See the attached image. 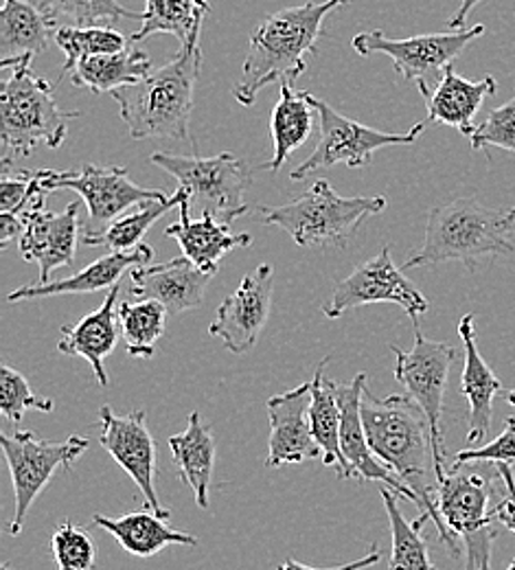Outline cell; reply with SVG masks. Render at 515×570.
I'll use <instances>...</instances> for the list:
<instances>
[{"label":"cell","instance_id":"16","mask_svg":"<svg viewBox=\"0 0 515 570\" xmlns=\"http://www.w3.org/2000/svg\"><path fill=\"white\" fill-rule=\"evenodd\" d=\"M275 271L270 264L257 266L248 273L239 287L226 296L218 307V316L209 327V334L220 338L224 347L235 354H248L270 318L273 309Z\"/></svg>","mask_w":515,"mask_h":570},{"label":"cell","instance_id":"29","mask_svg":"<svg viewBox=\"0 0 515 570\" xmlns=\"http://www.w3.org/2000/svg\"><path fill=\"white\" fill-rule=\"evenodd\" d=\"M56 27L42 13L40 4L29 0H2L0 9V49L2 60L38 56L56 40Z\"/></svg>","mask_w":515,"mask_h":570},{"label":"cell","instance_id":"17","mask_svg":"<svg viewBox=\"0 0 515 570\" xmlns=\"http://www.w3.org/2000/svg\"><path fill=\"white\" fill-rule=\"evenodd\" d=\"M24 217V233L20 237V253L27 262L38 264L40 282L49 284L51 273L62 266H73L77 242L83 224L79 222V205L71 203L65 212L53 214L44 209V198L38 200Z\"/></svg>","mask_w":515,"mask_h":570},{"label":"cell","instance_id":"39","mask_svg":"<svg viewBox=\"0 0 515 570\" xmlns=\"http://www.w3.org/2000/svg\"><path fill=\"white\" fill-rule=\"evenodd\" d=\"M53 558L60 570H92L97 547L90 533L73 522H62L51 538Z\"/></svg>","mask_w":515,"mask_h":570},{"label":"cell","instance_id":"22","mask_svg":"<svg viewBox=\"0 0 515 570\" xmlns=\"http://www.w3.org/2000/svg\"><path fill=\"white\" fill-rule=\"evenodd\" d=\"M496 92L498 83L492 75L469 81L454 71V67H447L433 90H422L428 110L426 121L449 126L472 139L476 130L474 117L478 115L483 101Z\"/></svg>","mask_w":515,"mask_h":570},{"label":"cell","instance_id":"48","mask_svg":"<svg viewBox=\"0 0 515 570\" xmlns=\"http://www.w3.org/2000/svg\"><path fill=\"white\" fill-rule=\"evenodd\" d=\"M507 570H515V560H514V562H512V564H509V569H507Z\"/></svg>","mask_w":515,"mask_h":570},{"label":"cell","instance_id":"26","mask_svg":"<svg viewBox=\"0 0 515 570\" xmlns=\"http://www.w3.org/2000/svg\"><path fill=\"white\" fill-rule=\"evenodd\" d=\"M95 524L108 531L130 556L135 558H151L160 553L165 547H196L198 538L185 531H176L167 524V520L158 518L156 513L137 511L126 513L119 518L108 515H92Z\"/></svg>","mask_w":515,"mask_h":570},{"label":"cell","instance_id":"27","mask_svg":"<svg viewBox=\"0 0 515 570\" xmlns=\"http://www.w3.org/2000/svg\"><path fill=\"white\" fill-rule=\"evenodd\" d=\"M171 456L180 470L182 483H187L196 497L198 507L209 509V488L216 465V439L205 426L198 411L189 413L185 432L169 436Z\"/></svg>","mask_w":515,"mask_h":570},{"label":"cell","instance_id":"37","mask_svg":"<svg viewBox=\"0 0 515 570\" xmlns=\"http://www.w3.org/2000/svg\"><path fill=\"white\" fill-rule=\"evenodd\" d=\"M56 45L62 49L67 62L62 77L92 56H110L128 49V38L112 27H62L56 31Z\"/></svg>","mask_w":515,"mask_h":570},{"label":"cell","instance_id":"11","mask_svg":"<svg viewBox=\"0 0 515 570\" xmlns=\"http://www.w3.org/2000/svg\"><path fill=\"white\" fill-rule=\"evenodd\" d=\"M0 445L11 472L16 494V511L9 531L11 535H20L33 500L42 494L60 468H73L75 461L88 450V439L73 434L58 443L38 439L33 432L22 430L13 436L2 434Z\"/></svg>","mask_w":515,"mask_h":570},{"label":"cell","instance_id":"8","mask_svg":"<svg viewBox=\"0 0 515 570\" xmlns=\"http://www.w3.org/2000/svg\"><path fill=\"white\" fill-rule=\"evenodd\" d=\"M149 160L176 178L178 189L187 191L191 209L214 215L228 226L248 214L244 196L252 183V174L248 163L235 154L220 151L218 156L200 158L156 151Z\"/></svg>","mask_w":515,"mask_h":570},{"label":"cell","instance_id":"15","mask_svg":"<svg viewBox=\"0 0 515 570\" xmlns=\"http://www.w3.org/2000/svg\"><path fill=\"white\" fill-rule=\"evenodd\" d=\"M99 422V443L119 463V468L132 476L143 494L146 509L162 520H169V509L160 504L156 494V443L149 432L146 411L117 415L110 406H101Z\"/></svg>","mask_w":515,"mask_h":570},{"label":"cell","instance_id":"7","mask_svg":"<svg viewBox=\"0 0 515 570\" xmlns=\"http://www.w3.org/2000/svg\"><path fill=\"white\" fill-rule=\"evenodd\" d=\"M501 497L503 479L494 483L456 465L437 476V507L449 535L465 544V570H492L496 502Z\"/></svg>","mask_w":515,"mask_h":570},{"label":"cell","instance_id":"43","mask_svg":"<svg viewBox=\"0 0 515 570\" xmlns=\"http://www.w3.org/2000/svg\"><path fill=\"white\" fill-rule=\"evenodd\" d=\"M498 476L503 479V497L496 502V520L515 533V476L512 465L498 463Z\"/></svg>","mask_w":515,"mask_h":570},{"label":"cell","instance_id":"14","mask_svg":"<svg viewBox=\"0 0 515 570\" xmlns=\"http://www.w3.org/2000/svg\"><path fill=\"white\" fill-rule=\"evenodd\" d=\"M373 303H393L402 307L413 323L428 312V298L413 284L404 271L393 262L390 246L382 248L373 259L360 264L347 279L338 282L331 298L323 305L327 318H340L345 312L373 305Z\"/></svg>","mask_w":515,"mask_h":570},{"label":"cell","instance_id":"28","mask_svg":"<svg viewBox=\"0 0 515 570\" xmlns=\"http://www.w3.org/2000/svg\"><path fill=\"white\" fill-rule=\"evenodd\" d=\"M329 357H323L311 377V434L323 452V463L334 468L338 479H354L351 468L340 448V406L336 397V382L325 377V366Z\"/></svg>","mask_w":515,"mask_h":570},{"label":"cell","instance_id":"41","mask_svg":"<svg viewBox=\"0 0 515 570\" xmlns=\"http://www.w3.org/2000/svg\"><path fill=\"white\" fill-rule=\"evenodd\" d=\"M469 141L472 149L501 147L515 154V97L501 108L492 110L489 117L481 126H476Z\"/></svg>","mask_w":515,"mask_h":570},{"label":"cell","instance_id":"2","mask_svg":"<svg viewBox=\"0 0 515 570\" xmlns=\"http://www.w3.org/2000/svg\"><path fill=\"white\" fill-rule=\"evenodd\" d=\"M343 4L349 0L307 2L270 13L250 38L241 77L232 88L237 104L252 106L270 83H295L307 69L305 56L316 53L325 18Z\"/></svg>","mask_w":515,"mask_h":570},{"label":"cell","instance_id":"44","mask_svg":"<svg viewBox=\"0 0 515 570\" xmlns=\"http://www.w3.org/2000/svg\"><path fill=\"white\" fill-rule=\"evenodd\" d=\"M379 562H382V553L373 547L368 556L360 558L358 562H349V564H345V567H336V569H314V567H305V564L295 562V560H286V562L279 567V570H367L370 569V567H375V564H379Z\"/></svg>","mask_w":515,"mask_h":570},{"label":"cell","instance_id":"24","mask_svg":"<svg viewBox=\"0 0 515 570\" xmlns=\"http://www.w3.org/2000/svg\"><path fill=\"white\" fill-rule=\"evenodd\" d=\"M458 336L465 350V366L460 377V393L469 402V432L467 443L478 445L492 430L494 400L503 391V382L496 377L492 366L481 356L476 345L474 314H465L458 323Z\"/></svg>","mask_w":515,"mask_h":570},{"label":"cell","instance_id":"18","mask_svg":"<svg viewBox=\"0 0 515 570\" xmlns=\"http://www.w3.org/2000/svg\"><path fill=\"white\" fill-rule=\"evenodd\" d=\"M365 389H367L365 373H358L349 384L336 386V397H338V406H340V448L351 468V474H354V479H358L363 483L379 481L384 488L393 490L399 499L408 500L419 507L417 494L395 472H390L373 454V450L368 445L363 413H360V402H363Z\"/></svg>","mask_w":515,"mask_h":570},{"label":"cell","instance_id":"35","mask_svg":"<svg viewBox=\"0 0 515 570\" xmlns=\"http://www.w3.org/2000/svg\"><path fill=\"white\" fill-rule=\"evenodd\" d=\"M117 314H119L121 336L126 341L128 354L141 360L153 356L156 343L165 334V323L169 312L156 301H139V303L123 301L119 303Z\"/></svg>","mask_w":515,"mask_h":570},{"label":"cell","instance_id":"25","mask_svg":"<svg viewBox=\"0 0 515 570\" xmlns=\"http://www.w3.org/2000/svg\"><path fill=\"white\" fill-rule=\"evenodd\" d=\"M153 259V250L149 246H139L128 253H110L103 255L101 259L92 262L83 271L75 273L69 279L60 282H49V284L22 285L13 289L7 301L18 303V301H31V298H44V296H62V294H95L103 289H112L119 285V279L123 273L149 266Z\"/></svg>","mask_w":515,"mask_h":570},{"label":"cell","instance_id":"30","mask_svg":"<svg viewBox=\"0 0 515 570\" xmlns=\"http://www.w3.org/2000/svg\"><path fill=\"white\" fill-rule=\"evenodd\" d=\"M151 60L141 49H126L110 56H92L81 60L73 71L71 81L92 95H112L121 88L135 86L151 75Z\"/></svg>","mask_w":515,"mask_h":570},{"label":"cell","instance_id":"34","mask_svg":"<svg viewBox=\"0 0 515 570\" xmlns=\"http://www.w3.org/2000/svg\"><path fill=\"white\" fill-rule=\"evenodd\" d=\"M189 198L187 191L178 189L171 196L162 198V200H148L137 205L135 209H130L128 214L117 217L106 233H101L97 239H92L88 246H106L110 253H128L135 250L139 246H143V237L148 235L151 224L169 214L174 207H180V203Z\"/></svg>","mask_w":515,"mask_h":570},{"label":"cell","instance_id":"21","mask_svg":"<svg viewBox=\"0 0 515 570\" xmlns=\"http://www.w3.org/2000/svg\"><path fill=\"white\" fill-rule=\"evenodd\" d=\"M178 209V222L167 226L165 235L176 239L182 257H187L205 273L218 275L220 262L230 250L248 248L252 244V237L248 233H230V226L221 224L214 215L202 214L198 219H191L189 198H185Z\"/></svg>","mask_w":515,"mask_h":570},{"label":"cell","instance_id":"36","mask_svg":"<svg viewBox=\"0 0 515 570\" xmlns=\"http://www.w3.org/2000/svg\"><path fill=\"white\" fill-rule=\"evenodd\" d=\"M40 9L56 29L115 24L121 18L141 20V13L128 11L119 0H40Z\"/></svg>","mask_w":515,"mask_h":570},{"label":"cell","instance_id":"1","mask_svg":"<svg viewBox=\"0 0 515 570\" xmlns=\"http://www.w3.org/2000/svg\"><path fill=\"white\" fill-rule=\"evenodd\" d=\"M360 413L373 454L417 494L419 511L435 522L443 544L458 558L456 538L445 529L437 507V485L430 483L435 461H430L433 439L424 411L406 393L377 400L365 389Z\"/></svg>","mask_w":515,"mask_h":570},{"label":"cell","instance_id":"19","mask_svg":"<svg viewBox=\"0 0 515 570\" xmlns=\"http://www.w3.org/2000/svg\"><path fill=\"white\" fill-rule=\"evenodd\" d=\"M311 382L293 391L279 393L266 402L270 420V441L266 468L298 465L309 459L323 456L311 434Z\"/></svg>","mask_w":515,"mask_h":570},{"label":"cell","instance_id":"40","mask_svg":"<svg viewBox=\"0 0 515 570\" xmlns=\"http://www.w3.org/2000/svg\"><path fill=\"white\" fill-rule=\"evenodd\" d=\"M47 194L40 189L36 174L13 169L11 158H2L0 176V214L22 215Z\"/></svg>","mask_w":515,"mask_h":570},{"label":"cell","instance_id":"6","mask_svg":"<svg viewBox=\"0 0 515 570\" xmlns=\"http://www.w3.org/2000/svg\"><path fill=\"white\" fill-rule=\"evenodd\" d=\"M388 207L386 198H345L327 180H316L307 191L279 207L259 205L255 212L261 224L279 226L296 246L303 248H345L360 224Z\"/></svg>","mask_w":515,"mask_h":570},{"label":"cell","instance_id":"47","mask_svg":"<svg viewBox=\"0 0 515 570\" xmlns=\"http://www.w3.org/2000/svg\"><path fill=\"white\" fill-rule=\"evenodd\" d=\"M505 400H507V404H512V406L515 409V389L514 391H509V393H507V397H505Z\"/></svg>","mask_w":515,"mask_h":570},{"label":"cell","instance_id":"20","mask_svg":"<svg viewBox=\"0 0 515 570\" xmlns=\"http://www.w3.org/2000/svg\"><path fill=\"white\" fill-rule=\"evenodd\" d=\"M132 294L139 301H156L169 314H185L202 305L207 285L216 277L194 266L187 257L130 271Z\"/></svg>","mask_w":515,"mask_h":570},{"label":"cell","instance_id":"12","mask_svg":"<svg viewBox=\"0 0 515 570\" xmlns=\"http://www.w3.org/2000/svg\"><path fill=\"white\" fill-rule=\"evenodd\" d=\"M485 33V24L467 27L463 31H447V33H426L413 36L404 40L386 38L379 29L358 33L351 40V47L358 56H386L390 58L393 67L402 79L417 81L419 92L433 90V77H442L447 67L472 45L476 38Z\"/></svg>","mask_w":515,"mask_h":570},{"label":"cell","instance_id":"38","mask_svg":"<svg viewBox=\"0 0 515 570\" xmlns=\"http://www.w3.org/2000/svg\"><path fill=\"white\" fill-rule=\"evenodd\" d=\"M53 409L56 402L51 397L36 395L20 371L7 364L0 366V411L13 426L22 422L27 411L53 413Z\"/></svg>","mask_w":515,"mask_h":570},{"label":"cell","instance_id":"10","mask_svg":"<svg viewBox=\"0 0 515 570\" xmlns=\"http://www.w3.org/2000/svg\"><path fill=\"white\" fill-rule=\"evenodd\" d=\"M307 99L314 106L320 121V141L309 154V158L303 160L290 174V180L295 183L305 180L316 171L331 169L338 163H345L351 169H360L370 163L377 149L395 147V145H413L428 126V121H422L413 130L402 135L382 132V130L363 126L354 119H347L345 115H340L327 101L314 97L311 92H307Z\"/></svg>","mask_w":515,"mask_h":570},{"label":"cell","instance_id":"3","mask_svg":"<svg viewBox=\"0 0 515 570\" xmlns=\"http://www.w3.org/2000/svg\"><path fill=\"white\" fill-rule=\"evenodd\" d=\"M515 207L492 209L474 198L437 205L428 214L424 246L402 271L460 262L469 273L485 257L512 255L515 244Z\"/></svg>","mask_w":515,"mask_h":570},{"label":"cell","instance_id":"33","mask_svg":"<svg viewBox=\"0 0 515 570\" xmlns=\"http://www.w3.org/2000/svg\"><path fill=\"white\" fill-rule=\"evenodd\" d=\"M379 497L384 500L388 524H390V562L388 570H437L435 562L430 560L428 542L422 535V529L430 520L426 513H422L415 522H408L399 509L397 494L388 488L379 490Z\"/></svg>","mask_w":515,"mask_h":570},{"label":"cell","instance_id":"45","mask_svg":"<svg viewBox=\"0 0 515 570\" xmlns=\"http://www.w3.org/2000/svg\"><path fill=\"white\" fill-rule=\"evenodd\" d=\"M22 233H24L22 215L0 214V248H7L13 239L20 242Z\"/></svg>","mask_w":515,"mask_h":570},{"label":"cell","instance_id":"4","mask_svg":"<svg viewBox=\"0 0 515 570\" xmlns=\"http://www.w3.org/2000/svg\"><path fill=\"white\" fill-rule=\"evenodd\" d=\"M202 71L200 45L180 47L178 56L143 81L110 97L132 139H189L196 83Z\"/></svg>","mask_w":515,"mask_h":570},{"label":"cell","instance_id":"46","mask_svg":"<svg viewBox=\"0 0 515 570\" xmlns=\"http://www.w3.org/2000/svg\"><path fill=\"white\" fill-rule=\"evenodd\" d=\"M483 0H460V7L456 9V13L447 20V27L452 29V31H463V29H467L465 27V22H467V16L472 13V9L476 7V4H481Z\"/></svg>","mask_w":515,"mask_h":570},{"label":"cell","instance_id":"5","mask_svg":"<svg viewBox=\"0 0 515 570\" xmlns=\"http://www.w3.org/2000/svg\"><path fill=\"white\" fill-rule=\"evenodd\" d=\"M33 56L0 60V69L11 77L0 86V139L16 156H29L38 147L58 149L69 137L79 110H62L53 97V86L31 71Z\"/></svg>","mask_w":515,"mask_h":570},{"label":"cell","instance_id":"31","mask_svg":"<svg viewBox=\"0 0 515 570\" xmlns=\"http://www.w3.org/2000/svg\"><path fill=\"white\" fill-rule=\"evenodd\" d=\"M209 13V0H146L141 27L132 33V42L141 45L149 36H176L180 47L200 42L202 22Z\"/></svg>","mask_w":515,"mask_h":570},{"label":"cell","instance_id":"32","mask_svg":"<svg viewBox=\"0 0 515 570\" xmlns=\"http://www.w3.org/2000/svg\"><path fill=\"white\" fill-rule=\"evenodd\" d=\"M314 115L316 110L307 99V90L296 92L293 83H281V92L270 117L275 156L264 165L268 171H279L290 154L311 137Z\"/></svg>","mask_w":515,"mask_h":570},{"label":"cell","instance_id":"23","mask_svg":"<svg viewBox=\"0 0 515 570\" xmlns=\"http://www.w3.org/2000/svg\"><path fill=\"white\" fill-rule=\"evenodd\" d=\"M119 285L112 287L101 303L99 309L86 314L79 323L62 330V338L58 343L60 354L65 356H79L88 360L95 371L97 382L106 389L110 384L106 371V357L115 352L121 336L119 325Z\"/></svg>","mask_w":515,"mask_h":570},{"label":"cell","instance_id":"42","mask_svg":"<svg viewBox=\"0 0 515 570\" xmlns=\"http://www.w3.org/2000/svg\"><path fill=\"white\" fill-rule=\"evenodd\" d=\"M474 463H505L515 465V417L505 420V430L492 443L478 448H465L454 456V465H474Z\"/></svg>","mask_w":515,"mask_h":570},{"label":"cell","instance_id":"49","mask_svg":"<svg viewBox=\"0 0 515 570\" xmlns=\"http://www.w3.org/2000/svg\"><path fill=\"white\" fill-rule=\"evenodd\" d=\"M0 570H11V569H9V567H7V564H4V567H2V569H0Z\"/></svg>","mask_w":515,"mask_h":570},{"label":"cell","instance_id":"13","mask_svg":"<svg viewBox=\"0 0 515 570\" xmlns=\"http://www.w3.org/2000/svg\"><path fill=\"white\" fill-rule=\"evenodd\" d=\"M415 325V347L404 352L399 347H390L395 354V380L404 386L406 395L424 411L430 439H433V461L435 476L445 472V448H443V397L447 386L449 366L456 357V350L447 343L430 341L422 334L419 325Z\"/></svg>","mask_w":515,"mask_h":570},{"label":"cell","instance_id":"9","mask_svg":"<svg viewBox=\"0 0 515 570\" xmlns=\"http://www.w3.org/2000/svg\"><path fill=\"white\" fill-rule=\"evenodd\" d=\"M36 180L44 194L65 189L81 196L83 205L88 207V222L81 228V239L86 246L106 233V228L128 209H135L148 200L167 198L158 189H143L135 185L128 169L117 165H83L79 171L40 169L36 171Z\"/></svg>","mask_w":515,"mask_h":570}]
</instances>
